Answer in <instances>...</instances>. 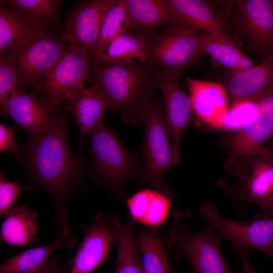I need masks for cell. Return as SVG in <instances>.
<instances>
[{
	"label": "cell",
	"mask_w": 273,
	"mask_h": 273,
	"mask_svg": "<svg viewBox=\"0 0 273 273\" xmlns=\"http://www.w3.org/2000/svg\"><path fill=\"white\" fill-rule=\"evenodd\" d=\"M59 107L40 133L28 135L23 162L31 186L47 192L54 205V218L59 230L73 234L68 201L87 172L83 160L75 156L68 142L67 110Z\"/></svg>",
	"instance_id": "1"
},
{
	"label": "cell",
	"mask_w": 273,
	"mask_h": 273,
	"mask_svg": "<svg viewBox=\"0 0 273 273\" xmlns=\"http://www.w3.org/2000/svg\"><path fill=\"white\" fill-rule=\"evenodd\" d=\"M95 81L105 93L112 113L121 116L123 122L141 124L145 107L157 98L155 69L138 59L111 62L90 60Z\"/></svg>",
	"instance_id": "2"
},
{
	"label": "cell",
	"mask_w": 273,
	"mask_h": 273,
	"mask_svg": "<svg viewBox=\"0 0 273 273\" xmlns=\"http://www.w3.org/2000/svg\"><path fill=\"white\" fill-rule=\"evenodd\" d=\"M87 134L95 182L116 200L127 199L124 187L129 180L137 179L141 171L139 155L131 153L103 120Z\"/></svg>",
	"instance_id": "3"
},
{
	"label": "cell",
	"mask_w": 273,
	"mask_h": 273,
	"mask_svg": "<svg viewBox=\"0 0 273 273\" xmlns=\"http://www.w3.org/2000/svg\"><path fill=\"white\" fill-rule=\"evenodd\" d=\"M140 118L144 126L143 164L137 184L148 185L172 200V192L165 175L176 164L168 140L163 100L157 97L150 102L143 110Z\"/></svg>",
	"instance_id": "4"
},
{
	"label": "cell",
	"mask_w": 273,
	"mask_h": 273,
	"mask_svg": "<svg viewBox=\"0 0 273 273\" xmlns=\"http://www.w3.org/2000/svg\"><path fill=\"white\" fill-rule=\"evenodd\" d=\"M187 214L175 211L172 226L165 235L167 248L174 246L177 257L188 259L192 273H241L233 271L225 261L218 233L207 223L199 231L191 232L181 221Z\"/></svg>",
	"instance_id": "5"
},
{
	"label": "cell",
	"mask_w": 273,
	"mask_h": 273,
	"mask_svg": "<svg viewBox=\"0 0 273 273\" xmlns=\"http://www.w3.org/2000/svg\"><path fill=\"white\" fill-rule=\"evenodd\" d=\"M201 32L179 24L155 31L149 41L146 63L162 71L193 66L202 55Z\"/></svg>",
	"instance_id": "6"
},
{
	"label": "cell",
	"mask_w": 273,
	"mask_h": 273,
	"mask_svg": "<svg viewBox=\"0 0 273 273\" xmlns=\"http://www.w3.org/2000/svg\"><path fill=\"white\" fill-rule=\"evenodd\" d=\"M90 58L76 40L69 41L66 53L45 75L40 91L57 109L71 93L81 89L89 78Z\"/></svg>",
	"instance_id": "7"
},
{
	"label": "cell",
	"mask_w": 273,
	"mask_h": 273,
	"mask_svg": "<svg viewBox=\"0 0 273 273\" xmlns=\"http://www.w3.org/2000/svg\"><path fill=\"white\" fill-rule=\"evenodd\" d=\"M199 212L221 238L247 249L258 250L273 261V216L252 220L229 219L222 217L210 202L203 204Z\"/></svg>",
	"instance_id": "8"
},
{
	"label": "cell",
	"mask_w": 273,
	"mask_h": 273,
	"mask_svg": "<svg viewBox=\"0 0 273 273\" xmlns=\"http://www.w3.org/2000/svg\"><path fill=\"white\" fill-rule=\"evenodd\" d=\"M67 42L51 31L14 52L21 75L17 89L40 90L46 74L67 52Z\"/></svg>",
	"instance_id": "9"
},
{
	"label": "cell",
	"mask_w": 273,
	"mask_h": 273,
	"mask_svg": "<svg viewBox=\"0 0 273 273\" xmlns=\"http://www.w3.org/2000/svg\"><path fill=\"white\" fill-rule=\"evenodd\" d=\"M183 70H155L158 88L162 94L166 125L168 135L172 139L171 147L176 165L181 161L180 143L182 135L188 126L194 123L195 117L190 96L180 84Z\"/></svg>",
	"instance_id": "10"
},
{
	"label": "cell",
	"mask_w": 273,
	"mask_h": 273,
	"mask_svg": "<svg viewBox=\"0 0 273 273\" xmlns=\"http://www.w3.org/2000/svg\"><path fill=\"white\" fill-rule=\"evenodd\" d=\"M122 225L115 215L97 213L81 225L83 238L70 273H91L108 258L116 233Z\"/></svg>",
	"instance_id": "11"
},
{
	"label": "cell",
	"mask_w": 273,
	"mask_h": 273,
	"mask_svg": "<svg viewBox=\"0 0 273 273\" xmlns=\"http://www.w3.org/2000/svg\"><path fill=\"white\" fill-rule=\"evenodd\" d=\"M117 0H85L76 2L68 12L65 29L60 37L65 42L76 40L88 55L96 44L101 27L108 11Z\"/></svg>",
	"instance_id": "12"
},
{
	"label": "cell",
	"mask_w": 273,
	"mask_h": 273,
	"mask_svg": "<svg viewBox=\"0 0 273 273\" xmlns=\"http://www.w3.org/2000/svg\"><path fill=\"white\" fill-rule=\"evenodd\" d=\"M175 24L194 28L215 41L235 44L222 14L210 2L203 0H167Z\"/></svg>",
	"instance_id": "13"
},
{
	"label": "cell",
	"mask_w": 273,
	"mask_h": 273,
	"mask_svg": "<svg viewBox=\"0 0 273 273\" xmlns=\"http://www.w3.org/2000/svg\"><path fill=\"white\" fill-rule=\"evenodd\" d=\"M246 37L259 51L273 53V0L235 2Z\"/></svg>",
	"instance_id": "14"
},
{
	"label": "cell",
	"mask_w": 273,
	"mask_h": 273,
	"mask_svg": "<svg viewBox=\"0 0 273 273\" xmlns=\"http://www.w3.org/2000/svg\"><path fill=\"white\" fill-rule=\"evenodd\" d=\"M193 111L203 122L222 128L228 112V96L224 87L215 82L187 77Z\"/></svg>",
	"instance_id": "15"
},
{
	"label": "cell",
	"mask_w": 273,
	"mask_h": 273,
	"mask_svg": "<svg viewBox=\"0 0 273 273\" xmlns=\"http://www.w3.org/2000/svg\"><path fill=\"white\" fill-rule=\"evenodd\" d=\"M50 32L21 11L0 4V52L14 53Z\"/></svg>",
	"instance_id": "16"
},
{
	"label": "cell",
	"mask_w": 273,
	"mask_h": 273,
	"mask_svg": "<svg viewBox=\"0 0 273 273\" xmlns=\"http://www.w3.org/2000/svg\"><path fill=\"white\" fill-rule=\"evenodd\" d=\"M56 109L45 99L17 88L10 95L8 116H11L19 127L26 130L28 135H35L45 129Z\"/></svg>",
	"instance_id": "17"
},
{
	"label": "cell",
	"mask_w": 273,
	"mask_h": 273,
	"mask_svg": "<svg viewBox=\"0 0 273 273\" xmlns=\"http://www.w3.org/2000/svg\"><path fill=\"white\" fill-rule=\"evenodd\" d=\"M68 108L78 126L80 149L86 134L103 120L109 100L101 86L96 81L90 86L70 94L66 98Z\"/></svg>",
	"instance_id": "18"
},
{
	"label": "cell",
	"mask_w": 273,
	"mask_h": 273,
	"mask_svg": "<svg viewBox=\"0 0 273 273\" xmlns=\"http://www.w3.org/2000/svg\"><path fill=\"white\" fill-rule=\"evenodd\" d=\"M273 53L251 69L233 73L224 88L232 104L242 102L257 103L265 93L273 88L271 73Z\"/></svg>",
	"instance_id": "19"
},
{
	"label": "cell",
	"mask_w": 273,
	"mask_h": 273,
	"mask_svg": "<svg viewBox=\"0 0 273 273\" xmlns=\"http://www.w3.org/2000/svg\"><path fill=\"white\" fill-rule=\"evenodd\" d=\"M155 31H143L129 28L116 37L103 49L90 54V60L111 62L138 59L146 62L149 41Z\"/></svg>",
	"instance_id": "20"
},
{
	"label": "cell",
	"mask_w": 273,
	"mask_h": 273,
	"mask_svg": "<svg viewBox=\"0 0 273 273\" xmlns=\"http://www.w3.org/2000/svg\"><path fill=\"white\" fill-rule=\"evenodd\" d=\"M76 242L73 234L68 235L59 230L49 244L27 249L11 257L1 265L0 273H35L47 264L55 251L73 247Z\"/></svg>",
	"instance_id": "21"
},
{
	"label": "cell",
	"mask_w": 273,
	"mask_h": 273,
	"mask_svg": "<svg viewBox=\"0 0 273 273\" xmlns=\"http://www.w3.org/2000/svg\"><path fill=\"white\" fill-rule=\"evenodd\" d=\"M1 241L11 246H26L37 243V213L26 205L13 207L4 216Z\"/></svg>",
	"instance_id": "22"
},
{
	"label": "cell",
	"mask_w": 273,
	"mask_h": 273,
	"mask_svg": "<svg viewBox=\"0 0 273 273\" xmlns=\"http://www.w3.org/2000/svg\"><path fill=\"white\" fill-rule=\"evenodd\" d=\"M171 200L153 189H143L126 200L131 218L150 228L159 226L168 217Z\"/></svg>",
	"instance_id": "23"
},
{
	"label": "cell",
	"mask_w": 273,
	"mask_h": 273,
	"mask_svg": "<svg viewBox=\"0 0 273 273\" xmlns=\"http://www.w3.org/2000/svg\"><path fill=\"white\" fill-rule=\"evenodd\" d=\"M129 28L153 31L175 24L167 0H126Z\"/></svg>",
	"instance_id": "24"
},
{
	"label": "cell",
	"mask_w": 273,
	"mask_h": 273,
	"mask_svg": "<svg viewBox=\"0 0 273 273\" xmlns=\"http://www.w3.org/2000/svg\"><path fill=\"white\" fill-rule=\"evenodd\" d=\"M136 242L145 273H177L169 262L162 235L152 228L140 229Z\"/></svg>",
	"instance_id": "25"
},
{
	"label": "cell",
	"mask_w": 273,
	"mask_h": 273,
	"mask_svg": "<svg viewBox=\"0 0 273 273\" xmlns=\"http://www.w3.org/2000/svg\"><path fill=\"white\" fill-rule=\"evenodd\" d=\"M135 221L131 218L118 229L115 273H145L136 242Z\"/></svg>",
	"instance_id": "26"
},
{
	"label": "cell",
	"mask_w": 273,
	"mask_h": 273,
	"mask_svg": "<svg viewBox=\"0 0 273 273\" xmlns=\"http://www.w3.org/2000/svg\"><path fill=\"white\" fill-rule=\"evenodd\" d=\"M233 200L252 203L273 192V159L259 157Z\"/></svg>",
	"instance_id": "27"
},
{
	"label": "cell",
	"mask_w": 273,
	"mask_h": 273,
	"mask_svg": "<svg viewBox=\"0 0 273 273\" xmlns=\"http://www.w3.org/2000/svg\"><path fill=\"white\" fill-rule=\"evenodd\" d=\"M272 136L261 114L238 130L232 145V154L238 157L255 156L264 142Z\"/></svg>",
	"instance_id": "28"
},
{
	"label": "cell",
	"mask_w": 273,
	"mask_h": 273,
	"mask_svg": "<svg viewBox=\"0 0 273 273\" xmlns=\"http://www.w3.org/2000/svg\"><path fill=\"white\" fill-rule=\"evenodd\" d=\"M129 28L126 0H117L106 13L101 27L98 40L90 54L105 48L120 34Z\"/></svg>",
	"instance_id": "29"
},
{
	"label": "cell",
	"mask_w": 273,
	"mask_h": 273,
	"mask_svg": "<svg viewBox=\"0 0 273 273\" xmlns=\"http://www.w3.org/2000/svg\"><path fill=\"white\" fill-rule=\"evenodd\" d=\"M63 0H1L0 4L15 8L48 29L56 23Z\"/></svg>",
	"instance_id": "30"
},
{
	"label": "cell",
	"mask_w": 273,
	"mask_h": 273,
	"mask_svg": "<svg viewBox=\"0 0 273 273\" xmlns=\"http://www.w3.org/2000/svg\"><path fill=\"white\" fill-rule=\"evenodd\" d=\"M21 82V75L16 65L13 52H0V112L8 116V107L12 92L18 88Z\"/></svg>",
	"instance_id": "31"
},
{
	"label": "cell",
	"mask_w": 273,
	"mask_h": 273,
	"mask_svg": "<svg viewBox=\"0 0 273 273\" xmlns=\"http://www.w3.org/2000/svg\"><path fill=\"white\" fill-rule=\"evenodd\" d=\"M201 53L211 56L217 62L237 73L243 53L235 44L218 42L201 32Z\"/></svg>",
	"instance_id": "32"
},
{
	"label": "cell",
	"mask_w": 273,
	"mask_h": 273,
	"mask_svg": "<svg viewBox=\"0 0 273 273\" xmlns=\"http://www.w3.org/2000/svg\"><path fill=\"white\" fill-rule=\"evenodd\" d=\"M260 115L257 103L242 102L233 103L228 110L222 128L238 130Z\"/></svg>",
	"instance_id": "33"
},
{
	"label": "cell",
	"mask_w": 273,
	"mask_h": 273,
	"mask_svg": "<svg viewBox=\"0 0 273 273\" xmlns=\"http://www.w3.org/2000/svg\"><path fill=\"white\" fill-rule=\"evenodd\" d=\"M19 182L9 181L3 171L0 173V215L4 216L13 207L16 200L25 190Z\"/></svg>",
	"instance_id": "34"
},
{
	"label": "cell",
	"mask_w": 273,
	"mask_h": 273,
	"mask_svg": "<svg viewBox=\"0 0 273 273\" xmlns=\"http://www.w3.org/2000/svg\"><path fill=\"white\" fill-rule=\"evenodd\" d=\"M259 112L266 122L273 136V88L269 90L257 102Z\"/></svg>",
	"instance_id": "35"
},
{
	"label": "cell",
	"mask_w": 273,
	"mask_h": 273,
	"mask_svg": "<svg viewBox=\"0 0 273 273\" xmlns=\"http://www.w3.org/2000/svg\"><path fill=\"white\" fill-rule=\"evenodd\" d=\"M19 150L18 144L16 142L15 130L13 126H7L0 124V152L6 151L16 153Z\"/></svg>",
	"instance_id": "36"
},
{
	"label": "cell",
	"mask_w": 273,
	"mask_h": 273,
	"mask_svg": "<svg viewBox=\"0 0 273 273\" xmlns=\"http://www.w3.org/2000/svg\"><path fill=\"white\" fill-rule=\"evenodd\" d=\"M73 261V258H72L62 263L56 256H54L43 267L35 273H70Z\"/></svg>",
	"instance_id": "37"
},
{
	"label": "cell",
	"mask_w": 273,
	"mask_h": 273,
	"mask_svg": "<svg viewBox=\"0 0 273 273\" xmlns=\"http://www.w3.org/2000/svg\"><path fill=\"white\" fill-rule=\"evenodd\" d=\"M232 247L237 258L241 262L242 266L241 273H256L249 260L247 249L236 244H233Z\"/></svg>",
	"instance_id": "38"
},
{
	"label": "cell",
	"mask_w": 273,
	"mask_h": 273,
	"mask_svg": "<svg viewBox=\"0 0 273 273\" xmlns=\"http://www.w3.org/2000/svg\"><path fill=\"white\" fill-rule=\"evenodd\" d=\"M260 209V217H270L273 215V192L267 197L253 202Z\"/></svg>",
	"instance_id": "39"
},
{
	"label": "cell",
	"mask_w": 273,
	"mask_h": 273,
	"mask_svg": "<svg viewBox=\"0 0 273 273\" xmlns=\"http://www.w3.org/2000/svg\"><path fill=\"white\" fill-rule=\"evenodd\" d=\"M256 65V64L253 61L243 54L240 59L237 72L248 70Z\"/></svg>",
	"instance_id": "40"
},
{
	"label": "cell",
	"mask_w": 273,
	"mask_h": 273,
	"mask_svg": "<svg viewBox=\"0 0 273 273\" xmlns=\"http://www.w3.org/2000/svg\"><path fill=\"white\" fill-rule=\"evenodd\" d=\"M255 156L258 158L265 157L273 159V143L262 146Z\"/></svg>",
	"instance_id": "41"
},
{
	"label": "cell",
	"mask_w": 273,
	"mask_h": 273,
	"mask_svg": "<svg viewBox=\"0 0 273 273\" xmlns=\"http://www.w3.org/2000/svg\"><path fill=\"white\" fill-rule=\"evenodd\" d=\"M271 80H272V82L273 84V67H272V73H271Z\"/></svg>",
	"instance_id": "42"
}]
</instances>
